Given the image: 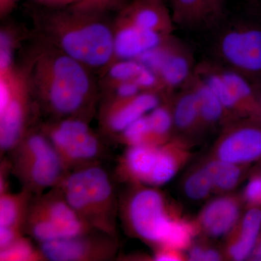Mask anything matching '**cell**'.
Listing matches in <instances>:
<instances>
[{
    "mask_svg": "<svg viewBox=\"0 0 261 261\" xmlns=\"http://www.w3.org/2000/svg\"><path fill=\"white\" fill-rule=\"evenodd\" d=\"M123 19L139 28L168 36L171 35L174 25L163 0H134L125 8Z\"/></svg>",
    "mask_w": 261,
    "mask_h": 261,
    "instance_id": "cell-11",
    "label": "cell"
},
{
    "mask_svg": "<svg viewBox=\"0 0 261 261\" xmlns=\"http://www.w3.org/2000/svg\"><path fill=\"white\" fill-rule=\"evenodd\" d=\"M18 0H0V7H1L2 13L9 11Z\"/></svg>",
    "mask_w": 261,
    "mask_h": 261,
    "instance_id": "cell-40",
    "label": "cell"
},
{
    "mask_svg": "<svg viewBox=\"0 0 261 261\" xmlns=\"http://www.w3.org/2000/svg\"><path fill=\"white\" fill-rule=\"evenodd\" d=\"M65 55L82 64L102 66L114 54V37L108 27L96 21H87L65 30L60 37Z\"/></svg>",
    "mask_w": 261,
    "mask_h": 261,
    "instance_id": "cell-5",
    "label": "cell"
},
{
    "mask_svg": "<svg viewBox=\"0 0 261 261\" xmlns=\"http://www.w3.org/2000/svg\"><path fill=\"white\" fill-rule=\"evenodd\" d=\"M122 25L114 37V54L123 60H135L146 51L159 46L171 35L139 28L122 20Z\"/></svg>",
    "mask_w": 261,
    "mask_h": 261,
    "instance_id": "cell-12",
    "label": "cell"
},
{
    "mask_svg": "<svg viewBox=\"0 0 261 261\" xmlns=\"http://www.w3.org/2000/svg\"><path fill=\"white\" fill-rule=\"evenodd\" d=\"M122 133L125 140L132 146L142 145L148 136L152 135L147 116L141 117L127 127Z\"/></svg>",
    "mask_w": 261,
    "mask_h": 261,
    "instance_id": "cell-30",
    "label": "cell"
},
{
    "mask_svg": "<svg viewBox=\"0 0 261 261\" xmlns=\"http://www.w3.org/2000/svg\"><path fill=\"white\" fill-rule=\"evenodd\" d=\"M128 216L139 236L162 243L171 220L165 214L164 204L159 192L152 190L137 192L130 200Z\"/></svg>",
    "mask_w": 261,
    "mask_h": 261,
    "instance_id": "cell-8",
    "label": "cell"
},
{
    "mask_svg": "<svg viewBox=\"0 0 261 261\" xmlns=\"http://www.w3.org/2000/svg\"><path fill=\"white\" fill-rule=\"evenodd\" d=\"M145 66L137 60H123L112 66L110 75L119 82L134 81Z\"/></svg>",
    "mask_w": 261,
    "mask_h": 261,
    "instance_id": "cell-29",
    "label": "cell"
},
{
    "mask_svg": "<svg viewBox=\"0 0 261 261\" xmlns=\"http://www.w3.org/2000/svg\"><path fill=\"white\" fill-rule=\"evenodd\" d=\"M12 63L11 40L8 34L2 32L0 35V70L1 73H9Z\"/></svg>",
    "mask_w": 261,
    "mask_h": 261,
    "instance_id": "cell-32",
    "label": "cell"
},
{
    "mask_svg": "<svg viewBox=\"0 0 261 261\" xmlns=\"http://www.w3.org/2000/svg\"><path fill=\"white\" fill-rule=\"evenodd\" d=\"M238 207L233 201L222 198L211 202L202 215V224L206 231L214 237L227 233L236 222Z\"/></svg>",
    "mask_w": 261,
    "mask_h": 261,
    "instance_id": "cell-17",
    "label": "cell"
},
{
    "mask_svg": "<svg viewBox=\"0 0 261 261\" xmlns=\"http://www.w3.org/2000/svg\"><path fill=\"white\" fill-rule=\"evenodd\" d=\"M255 256H256L257 259L259 260H261V243L260 245H259L258 248H257L256 253H255Z\"/></svg>",
    "mask_w": 261,
    "mask_h": 261,
    "instance_id": "cell-42",
    "label": "cell"
},
{
    "mask_svg": "<svg viewBox=\"0 0 261 261\" xmlns=\"http://www.w3.org/2000/svg\"><path fill=\"white\" fill-rule=\"evenodd\" d=\"M261 226V211L258 209L249 211L244 218L241 236L238 243L230 249L231 257L236 260H243L252 252L256 242Z\"/></svg>",
    "mask_w": 261,
    "mask_h": 261,
    "instance_id": "cell-20",
    "label": "cell"
},
{
    "mask_svg": "<svg viewBox=\"0 0 261 261\" xmlns=\"http://www.w3.org/2000/svg\"><path fill=\"white\" fill-rule=\"evenodd\" d=\"M36 1L49 5H67L82 4L85 3L87 0H36Z\"/></svg>",
    "mask_w": 261,
    "mask_h": 261,
    "instance_id": "cell-38",
    "label": "cell"
},
{
    "mask_svg": "<svg viewBox=\"0 0 261 261\" xmlns=\"http://www.w3.org/2000/svg\"><path fill=\"white\" fill-rule=\"evenodd\" d=\"M13 151L14 171L31 192L41 195L46 189H54L66 175L63 160L46 136L32 134Z\"/></svg>",
    "mask_w": 261,
    "mask_h": 261,
    "instance_id": "cell-3",
    "label": "cell"
},
{
    "mask_svg": "<svg viewBox=\"0 0 261 261\" xmlns=\"http://www.w3.org/2000/svg\"><path fill=\"white\" fill-rule=\"evenodd\" d=\"M194 70L190 51L181 42L173 39L169 53L158 73L162 87L173 89L187 83Z\"/></svg>",
    "mask_w": 261,
    "mask_h": 261,
    "instance_id": "cell-15",
    "label": "cell"
},
{
    "mask_svg": "<svg viewBox=\"0 0 261 261\" xmlns=\"http://www.w3.org/2000/svg\"><path fill=\"white\" fill-rule=\"evenodd\" d=\"M191 235V229L188 225L171 221L162 244L173 249H183L190 243Z\"/></svg>",
    "mask_w": 261,
    "mask_h": 261,
    "instance_id": "cell-28",
    "label": "cell"
},
{
    "mask_svg": "<svg viewBox=\"0 0 261 261\" xmlns=\"http://www.w3.org/2000/svg\"><path fill=\"white\" fill-rule=\"evenodd\" d=\"M156 260L161 261H173L178 260V257L171 252H161L155 257Z\"/></svg>",
    "mask_w": 261,
    "mask_h": 261,
    "instance_id": "cell-39",
    "label": "cell"
},
{
    "mask_svg": "<svg viewBox=\"0 0 261 261\" xmlns=\"http://www.w3.org/2000/svg\"><path fill=\"white\" fill-rule=\"evenodd\" d=\"M31 192L23 190L21 193H1L0 198V227L21 230L28 213Z\"/></svg>",
    "mask_w": 261,
    "mask_h": 261,
    "instance_id": "cell-18",
    "label": "cell"
},
{
    "mask_svg": "<svg viewBox=\"0 0 261 261\" xmlns=\"http://www.w3.org/2000/svg\"><path fill=\"white\" fill-rule=\"evenodd\" d=\"M190 258L192 260L215 261L219 260L220 255L215 250H204L200 247H195L190 252Z\"/></svg>",
    "mask_w": 261,
    "mask_h": 261,
    "instance_id": "cell-36",
    "label": "cell"
},
{
    "mask_svg": "<svg viewBox=\"0 0 261 261\" xmlns=\"http://www.w3.org/2000/svg\"><path fill=\"white\" fill-rule=\"evenodd\" d=\"M147 116L152 135H166L172 125V116L166 108L158 106Z\"/></svg>",
    "mask_w": 261,
    "mask_h": 261,
    "instance_id": "cell-31",
    "label": "cell"
},
{
    "mask_svg": "<svg viewBox=\"0 0 261 261\" xmlns=\"http://www.w3.org/2000/svg\"><path fill=\"white\" fill-rule=\"evenodd\" d=\"M60 190L70 207L93 229L114 235V190L108 173L96 165L65 175Z\"/></svg>",
    "mask_w": 261,
    "mask_h": 261,
    "instance_id": "cell-1",
    "label": "cell"
},
{
    "mask_svg": "<svg viewBox=\"0 0 261 261\" xmlns=\"http://www.w3.org/2000/svg\"><path fill=\"white\" fill-rule=\"evenodd\" d=\"M221 58L239 73H261V29L237 27L228 29L219 42Z\"/></svg>",
    "mask_w": 261,
    "mask_h": 261,
    "instance_id": "cell-7",
    "label": "cell"
},
{
    "mask_svg": "<svg viewBox=\"0 0 261 261\" xmlns=\"http://www.w3.org/2000/svg\"><path fill=\"white\" fill-rule=\"evenodd\" d=\"M176 173V163L171 154L166 151L159 150L157 163L149 184L161 185L167 183Z\"/></svg>",
    "mask_w": 261,
    "mask_h": 261,
    "instance_id": "cell-27",
    "label": "cell"
},
{
    "mask_svg": "<svg viewBox=\"0 0 261 261\" xmlns=\"http://www.w3.org/2000/svg\"><path fill=\"white\" fill-rule=\"evenodd\" d=\"M226 0H171L173 23L183 29H207L224 16Z\"/></svg>",
    "mask_w": 261,
    "mask_h": 261,
    "instance_id": "cell-10",
    "label": "cell"
},
{
    "mask_svg": "<svg viewBox=\"0 0 261 261\" xmlns=\"http://www.w3.org/2000/svg\"><path fill=\"white\" fill-rule=\"evenodd\" d=\"M187 83L190 84L198 98L200 118L208 123L219 120L224 108L210 87L194 72Z\"/></svg>",
    "mask_w": 261,
    "mask_h": 261,
    "instance_id": "cell-21",
    "label": "cell"
},
{
    "mask_svg": "<svg viewBox=\"0 0 261 261\" xmlns=\"http://www.w3.org/2000/svg\"><path fill=\"white\" fill-rule=\"evenodd\" d=\"M246 196L252 202H261V178H256L249 184L247 187Z\"/></svg>",
    "mask_w": 261,
    "mask_h": 261,
    "instance_id": "cell-37",
    "label": "cell"
},
{
    "mask_svg": "<svg viewBox=\"0 0 261 261\" xmlns=\"http://www.w3.org/2000/svg\"><path fill=\"white\" fill-rule=\"evenodd\" d=\"M38 254L42 253L36 251L30 242L25 239L20 238L5 250H1V260H34L42 257Z\"/></svg>",
    "mask_w": 261,
    "mask_h": 261,
    "instance_id": "cell-26",
    "label": "cell"
},
{
    "mask_svg": "<svg viewBox=\"0 0 261 261\" xmlns=\"http://www.w3.org/2000/svg\"><path fill=\"white\" fill-rule=\"evenodd\" d=\"M159 150L145 144L132 146L126 155V164L130 172L139 179L149 183Z\"/></svg>",
    "mask_w": 261,
    "mask_h": 261,
    "instance_id": "cell-19",
    "label": "cell"
},
{
    "mask_svg": "<svg viewBox=\"0 0 261 261\" xmlns=\"http://www.w3.org/2000/svg\"><path fill=\"white\" fill-rule=\"evenodd\" d=\"M23 227L39 243L80 236L93 229L70 207L58 187L56 192L41 196L33 203L31 201Z\"/></svg>",
    "mask_w": 261,
    "mask_h": 261,
    "instance_id": "cell-4",
    "label": "cell"
},
{
    "mask_svg": "<svg viewBox=\"0 0 261 261\" xmlns=\"http://www.w3.org/2000/svg\"><path fill=\"white\" fill-rule=\"evenodd\" d=\"M212 186V179L204 168L188 178L185 185V192L192 200H200L208 195Z\"/></svg>",
    "mask_w": 261,
    "mask_h": 261,
    "instance_id": "cell-25",
    "label": "cell"
},
{
    "mask_svg": "<svg viewBox=\"0 0 261 261\" xmlns=\"http://www.w3.org/2000/svg\"><path fill=\"white\" fill-rule=\"evenodd\" d=\"M159 105V97L150 92L138 94L130 99H124L110 115L108 126L113 132H123L133 122L152 111Z\"/></svg>",
    "mask_w": 261,
    "mask_h": 261,
    "instance_id": "cell-16",
    "label": "cell"
},
{
    "mask_svg": "<svg viewBox=\"0 0 261 261\" xmlns=\"http://www.w3.org/2000/svg\"><path fill=\"white\" fill-rule=\"evenodd\" d=\"M89 233L40 243L43 258L53 261H81L109 258L114 253L113 237L94 239Z\"/></svg>",
    "mask_w": 261,
    "mask_h": 261,
    "instance_id": "cell-9",
    "label": "cell"
},
{
    "mask_svg": "<svg viewBox=\"0 0 261 261\" xmlns=\"http://www.w3.org/2000/svg\"><path fill=\"white\" fill-rule=\"evenodd\" d=\"M214 185L223 190H230L238 183L240 169L233 163L224 161H214L206 166Z\"/></svg>",
    "mask_w": 261,
    "mask_h": 261,
    "instance_id": "cell-23",
    "label": "cell"
},
{
    "mask_svg": "<svg viewBox=\"0 0 261 261\" xmlns=\"http://www.w3.org/2000/svg\"><path fill=\"white\" fill-rule=\"evenodd\" d=\"M20 236V230L13 228L0 227V249L5 250L15 243Z\"/></svg>",
    "mask_w": 261,
    "mask_h": 261,
    "instance_id": "cell-34",
    "label": "cell"
},
{
    "mask_svg": "<svg viewBox=\"0 0 261 261\" xmlns=\"http://www.w3.org/2000/svg\"><path fill=\"white\" fill-rule=\"evenodd\" d=\"M108 0H87L85 3L93 5H102V3H106V2Z\"/></svg>",
    "mask_w": 261,
    "mask_h": 261,
    "instance_id": "cell-41",
    "label": "cell"
},
{
    "mask_svg": "<svg viewBox=\"0 0 261 261\" xmlns=\"http://www.w3.org/2000/svg\"><path fill=\"white\" fill-rule=\"evenodd\" d=\"M43 60L37 77L49 107L61 115L77 112L90 91L88 75L82 63L65 54Z\"/></svg>",
    "mask_w": 261,
    "mask_h": 261,
    "instance_id": "cell-2",
    "label": "cell"
},
{
    "mask_svg": "<svg viewBox=\"0 0 261 261\" xmlns=\"http://www.w3.org/2000/svg\"><path fill=\"white\" fill-rule=\"evenodd\" d=\"M219 70L225 82L232 90L240 107L254 102L253 89L242 73L222 68H219Z\"/></svg>",
    "mask_w": 261,
    "mask_h": 261,
    "instance_id": "cell-24",
    "label": "cell"
},
{
    "mask_svg": "<svg viewBox=\"0 0 261 261\" xmlns=\"http://www.w3.org/2000/svg\"><path fill=\"white\" fill-rule=\"evenodd\" d=\"M134 82L139 86L140 89H152L158 86L162 87L159 75L145 67L140 72V74L136 77Z\"/></svg>",
    "mask_w": 261,
    "mask_h": 261,
    "instance_id": "cell-33",
    "label": "cell"
},
{
    "mask_svg": "<svg viewBox=\"0 0 261 261\" xmlns=\"http://www.w3.org/2000/svg\"><path fill=\"white\" fill-rule=\"evenodd\" d=\"M186 91L179 99L175 108L173 120L180 128H190L200 119V108L197 94L193 88Z\"/></svg>",
    "mask_w": 261,
    "mask_h": 261,
    "instance_id": "cell-22",
    "label": "cell"
},
{
    "mask_svg": "<svg viewBox=\"0 0 261 261\" xmlns=\"http://www.w3.org/2000/svg\"><path fill=\"white\" fill-rule=\"evenodd\" d=\"M25 115L23 99L14 91L7 107L0 111V147L3 152L13 151L23 140Z\"/></svg>",
    "mask_w": 261,
    "mask_h": 261,
    "instance_id": "cell-14",
    "label": "cell"
},
{
    "mask_svg": "<svg viewBox=\"0 0 261 261\" xmlns=\"http://www.w3.org/2000/svg\"><path fill=\"white\" fill-rule=\"evenodd\" d=\"M56 147L65 167L69 165L90 164L102 152V146L88 125L77 119L62 121L48 137Z\"/></svg>",
    "mask_w": 261,
    "mask_h": 261,
    "instance_id": "cell-6",
    "label": "cell"
},
{
    "mask_svg": "<svg viewBox=\"0 0 261 261\" xmlns=\"http://www.w3.org/2000/svg\"><path fill=\"white\" fill-rule=\"evenodd\" d=\"M140 89L134 81L120 82L119 85L117 87V95L122 100L130 99L138 94Z\"/></svg>",
    "mask_w": 261,
    "mask_h": 261,
    "instance_id": "cell-35",
    "label": "cell"
},
{
    "mask_svg": "<svg viewBox=\"0 0 261 261\" xmlns=\"http://www.w3.org/2000/svg\"><path fill=\"white\" fill-rule=\"evenodd\" d=\"M219 155L233 164L257 159L261 155V130L247 127L233 132L220 146Z\"/></svg>",
    "mask_w": 261,
    "mask_h": 261,
    "instance_id": "cell-13",
    "label": "cell"
}]
</instances>
